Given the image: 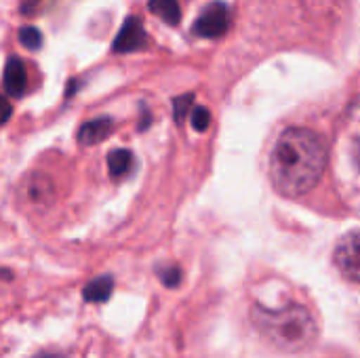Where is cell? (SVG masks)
I'll return each mask as SVG.
<instances>
[{"mask_svg": "<svg viewBox=\"0 0 360 358\" xmlns=\"http://www.w3.org/2000/svg\"><path fill=\"white\" fill-rule=\"evenodd\" d=\"M112 291H114V281H112V276H99V279L91 281V283L84 287L82 298H84L86 302H91V304H103V302L110 300Z\"/></svg>", "mask_w": 360, "mask_h": 358, "instance_id": "cell-8", "label": "cell"}, {"mask_svg": "<svg viewBox=\"0 0 360 358\" xmlns=\"http://www.w3.org/2000/svg\"><path fill=\"white\" fill-rule=\"evenodd\" d=\"M112 131H114V122L110 118H93L78 129V141L82 146H95L108 139Z\"/></svg>", "mask_w": 360, "mask_h": 358, "instance_id": "cell-7", "label": "cell"}, {"mask_svg": "<svg viewBox=\"0 0 360 358\" xmlns=\"http://www.w3.org/2000/svg\"><path fill=\"white\" fill-rule=\"evenodd\" d=\"M333 262L346 281L360 285V230L348 232L338 243L335 253H333Z\"/></svg>", "mask_w": 360, "mask_h": 358, "instance_id": "cell-3", "label": "cell"}, {"mask_svg": "<svg viewBox=\"0 0 360 358\" xmlns=\"http://www.w3.org/2000/svg\"><path fill=\"white\" fill-rule=\"evenodd\" d=\"M133 165V154L129 150H112L108 154V169L112 177H122Z\"/></svg>", "mask_w": 360, "mask_h": 358, "instance_id": "cell-10", "label": "cell"}, {"mask_svg": "<svg viewBox=\"0 0 360 358\" xmlns=\"http://www.w3.org/2000/svg\"><path fill=\"white\" fill-rule=\"evenodd\" d=\"M232 23V13L226 2H211L196 19L194 23V34L200 38H219L230 30Z\"/></svg>", "mask_w": 360, "mask_h": 358, "instance_id": "cell-4", "label": "cell"}, {"mask_svg": "<svg viewBox=\"0 0 360 358\" xmlns=\"http://www.w3.org/2000/svg\"><path fill=\"white\" fill-rule=\"evenodd\" d=\"M40 4V0H21V13H30Z\"/></svg>", "mask_w": 360, "mask_h": 358, "instance_id": "cell-16", "label": "cell"}, {"mask_svg": "<svg viewBox=\"0 0 360 358\" xmlns=\"http://www.w3.org/2000/svg\"><path fill=\"white\" fill-rule=\"evenodd\" d=\"M2 82H4V89L19 97L23 95L25 87H27V72H25V65L19 57H11L4 65V76H2Z\"/></svg>", "mask_w": 360, "mask_h": 358, "instance_id": "cell-6", "label": "cell"}, {"mask_svg": "<svg viewBox=\"0 0 360 358\" xmlns=\"http://www.w3.org/2000/svg\"><path fill=\"white\" fill-rule=\"evenodd\" d=\"M160 279L167 287H177L179 285V279H181V272L177 268H167V270H160Z\"/></svg>", "mask_w": 360, "mask_h": 358, "instance_id": "cell-14", "label": "cell"}, {"mask_svg": "<svg viewBox=\"0 0 360 358\" xmlns=\"http://www.w3.org/2000/svg\"><path fill=\"white\" fill-rule=\"evenodd\" d=\"M146 42H148V38H146V30H143V23L139 21V17H127L118 36L112 42V51L114 53H133V51L143 49Z\"/></svg>", "mask_w": 360, "mask_h": 358, "instance_id": "cell-5", "label": "cell"}, {"mask_svg": "<svg viewBox=\"0 0 360 358\" xmlns=\"http://www.w3.org/2000/svg\"><path fill=\"white\" fill-rule=\"evenodd\" d=\"M192 101H194V95H190V93L188 95H181V97H177L173 101V116H175L177 122H184L186 120V116L192 110Z\"/></svg>", "mask_w": 360, "mask_h": 358, "instance_id": "cell-12", "label": "cell"}, {"mask_svg": "<svg viewBox=\"0 0 360 358\" xmlns=\"http://www.w3.org/2000/svg\"><path fill=\"white\" fill-rule=\"evenodd\" d=\"M356 160H359V165H360V137H359V143H356Z\"/></svg>", "mask_w": 360, "mask_h": 358, "instance_id": "cell-17", "label": "cell"}, {"mask_svg": "<svg viewBox=\"0 0 360 358\" xmlns=\"http://www.w3.org/2000/svg\"><path fill=\"white\" fill-rule=\"evenodd\" d=\"M13 114V106L8 103L6 97H0V124H4Z\"/></svg>", "mask_w": 360, "mask_h": 358, "instance_id": "cell-15", "label": "cell"}, {"mask_svg": "<svg viewBox=\"0 0 360 358\" xmlns=\"http://www.w3.org/2000/svg\"><path fill=\"white\" fill-rule=\"evenodd\" d=\"M19 42L21 46H25L27 51H38L42 46V34L38 27L34 25H23L19 30Z\"/></svg>", "mask_w": 360, "mask_h": 358, "instance_id": "cell-11", "label": "cell"}, {"mask_svg": "<svg viewBox=\"0 0 360 358\" xmlns=\"http://www.w3.org/2000/svg\"><path fill=\"white\" fill-rule=\"evenodd\" d=\"M148 6L169 25H177L181 21V6L177 0H150Z\"/></svg>", "mask_w": 360, "mask_h": 358, "instance_id": "cell-9", "label": "cell"}, {"mask_svg": "<svg viewBox=\"0 0 360 358\" xmlns=\"http://www.w3.org/2000/svg\"><path fill=\"white\" fill-rule=\"evenodd\" d=\"M190 122H192V127L196 129V131H207L209 129V124H211V112L207 110V108H202V106H198V108H194L192 110V114H190Z\"/></svg>", "mask_w": 360, "mask_h": 358, "instance_id": "cell-13", "label": "cell"}, {"mask_svg": "<svg viewBox=\"0 0 360 358\" xmlns=\"http://www.w3.org/2000/svg\"><path fill=\"white\" fill-rule=\"evenodd\" d=\"M249 321L259 340L278 352L308 350L321 335V321L304 302H283L278 306L257 302L249 310Z\"/></svg>", "mask_w": 360, "mask_h": 358, "instance_id": "cell-2", "label": "cell"}, {"mask_svg": "<svg viewBox=\"0 0 360 358\" xmlns=\"http://www.w3.org/2000/svg\"><path fill=\"white\" fill-rule=\"evenodd\" d=\"M327 150L323 139L310 129L285 131L270 156V175L278 192L285 196H302L310 192L323 177Z\"/></svg>", "mask_w": 360, "mask_h": 358, "instance_id": "cell-1", "label": "cell"}]
</instances>
